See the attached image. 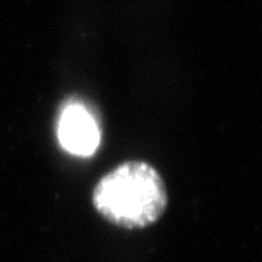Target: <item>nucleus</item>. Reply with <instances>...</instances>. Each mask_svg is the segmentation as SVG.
<instances>
[{"label": "nucleus", "mask_w": 262, "mask_h": 262, "mask_svg": "<svg viewBox=\"0 0 262 262\" xmlns=\"http://www.w3.org/2000/svg\"><path fill=\"white\" fill-rule=\"evenodd\" d=\"M57 136L69 153L88 158L101 144V128L91 111L79 102L69 103L58 120Z\"/></svg>", "instance_id": "2"}, {"label": "nucleus", "mask_w": 262, "mask_h": 262, "mask_svg": "<svg viewBox=\"0 0 262 262\" xmlns=\"http://www.w3.org/2000/svg\"><path fill=\"white\" fill-rule=\"evenodd\" d=\"M96 213L125 230L155 225L168 208V191L158 169L143 160H128L98 181L92 192Z\"/></svg>", "instance_id": "1"}]
</instances>
